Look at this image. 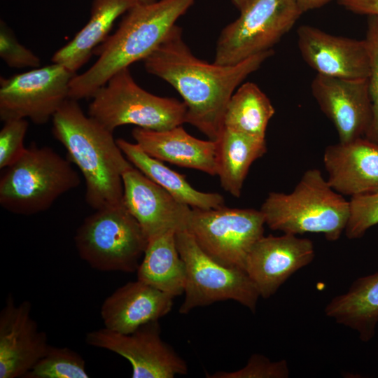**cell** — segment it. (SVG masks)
Masks as SVG:
<instances>
[{
	"mask_svg": "<svg viewBox=\"0 0 378 378\" xmlns=\"http://www.w3.org/2000/svg\"><path fill=\"white\" fill-rule=\"evenodd\" d=\"M176 246L186 267L185 298L179 312L234 300L254 312L260 297L244 270L225 265L204 251L188 230L176 233Z\"/></svg>",
	"mask_w": 378,
	"mask_h": 378,
	"instance_id": "ba28073f",
	"label": "cell"
},
{
	"mask_svg": "<svg viewBox=\"0 0 378 378\" xmlns=\"http://www.w3.org/2000/svg\"><path fill=\"white\" fill-rule=\"evenodd\" d=\"M275 113L266 94L254 83L241 84L226 107L223 128L265 139L269 121Z\"/></svg>",
	"mask_w": 378,
	"mask_h": 378,
	"instance_id": "484cf974",
	"label": "cell"
},
{
	"mask_svg": "<svg viewBox=\"0 0 378 378\" xmlns=\"http://www.w3.org/2000/svg\"><path fill=\"white\" fill-rule=\"evenodd\" d=\"M222 30L214 62L233 65L272 50L304 13L295 0H251Z\"/></svg>",
	"mask_w": 378,
	"mask_h": 378,
	"instance_id": "9c48e42d",
	"label": "cell"
},
{
	"mask_svg": "<svg viewBox=\"0 0 378 378\" xmlns=\"http://www.w3.org/2000/svg\"><path fill=\"white\" fill-rule=\"evenodd\" d=\"M31 304L8 295L0 312V378H19L46 354L48 336L32 318Z\"/></svg>",
	"mask_w": 378,
	"mask_h": 378,
	"instance_id": "2e32d148",
	"label": "cell"
},
{
	"mask_svg": "<svg viewBox=\"0 0 378 378\" xmlns=\"http://www.w3.org/2000/svg\"><path fill=\"white\" fill-rule=\"evenodd\" d=\"M206 375L209 378H287L289 370L285 360L272 362L263 355L254 354L246 365L239 370L218 371Z\"/></svg>",
	"mask_w": 378,
	"mask_h": 378,
	"instance_id": "f546056e",
	"label": "cell"
},
{
	"mask_svg": "<svg viewBox=\"0 0 378 378\" xmlns=\"http://www.w3.org/2000/svg\"><path fill=\"white\" fill-rule=\"evenodd\" d=\"M132 134L136 144L153 158L217 175L216 141L197 139L181 125L163 131L136 127Z\"/></svg>",
	"mask_w": 378,
	"mask_h": 378,
	"instance_id": "ffe728a7",
	"label": "cell"
},
{
	"mask_svg": "<svg viewBox=\"0 0 378 378\" xmlns=\"http://www.w3.org/2000/svg\"><path fill=\"white\" fill-rule=\"evenodd\" d=\"M117 144L132 164L160 186L180 202L192 209H210L224 204V198L216 192H204L191 186L184 176L171 169L160 160L146 154L136 143L122 139Z\"/></svg>",
	"mask_w": 378,
	"mask_h": 378,
	"instance_id": "cb8c5ba5",
	"label": "cell"
},
{
	"mask_svg": "<svg viewBox=\"0 0 378 378\" xmlns=\"http://www.w3.org/2000/svg\"><path fill=\"white\" fill-rule=\"evenodd\" d=\"M4 169L0 178V204L20 215L47 210L80 181L71 162L47 146L27 148L15 163Z\"/></svg>",
	"mask_w": 378,
	"mask_h": 378,
	"instance_id": "5b68a950",
	"label": "cell"
},
{
	"mask_svg": "<svg viewBox=\"0 0 378 378\" xmlns=\"http://www.w3.org/2000/svg\"><path fill=\"white\" fill-rule=\"evenodd\" d=\"M122 202L148 241L168 231L187 230L192 208L132 165L122 175Z\"/></svg>",
	"mask_w": 378,
	"mask_h": 378,
	"instance_id": "4fadbf2b",
	"label": "cell"
},
{
	"mask_svg": "<svg viewBox=\"0 0 378 378\" xmlns=\"http://www.w3.org/2000/svg\"><path fill=\"white\" fill-rule=\"evenodd\" d=\"M315 257L313 242L307 238L286 234L262 236L251 248L245 271L260 296L267 299L295 272L310 264Z\"/></svg>",
	"mask_w": 378,
	"mask_h": 378,
	"instance_id": "5bb4252c",
	"label": "cell"
},
{
	"mask_svg": "<svg viewBox=\"0 0 378 378\" xmlns=\"http://www.w3.org/2000/svg\"><path fill=\"white\" fill-rule=\"evenodd\" d=\"M251 0H231L234 6L239 10Z\"/></svg>",
	"mask_w": 378,
	"mask_h": 378,
	"instance_id": "e575fe53",
	"label": "cell"
},
{
	"mask_svg": "<svg viewBox=\"0 0 378 378\" xmlns=\"http://www.w3.org/2000/svg\"><path fill=\"white\" fill-rule=\"evenodd\" d=\"M349 203L350 216L344 233L351 239L360 238L378 224V190L352 197Z\"/></svg>",
	"mask_w": 378,
	"mask_h": 378,
	"instance_id": "f1b7e54d",
	"label": "cell"
},
{
	"mask_svg": "<svg viewBox=\"0 0 378 378\" xmlns=\"http://www.w3.org/2000/svg\"><path fill=\"white\" fill-rule=\"evenodd\" d=\"M196 1L156 0L150 4L139 3L132 8L115 32L96 49L99 57L94 64L72 78L69 99L92 97L118 71L144 60Z\"/></svg>",
	"mask_w": 378,
	"mask_h": 378,
	"instance_id": "3957f363",
	"label": "cell"
},
{
	"mask_svg": "<svg viewBox=\"0 0 378 378\" xmlns=\"http://www.w3.org/2000/svg\"><path fill=\"white\" fill-rule=\"evenodd\" d=\"M327 316L370 342L378 324V272L356 279L348 291L332 298L325 307Z\"/></svg>",
	"mask_w": 378,
	"mask_h": 378,
	"instance_id": "7402d4cb",
	"label": "cell"
},
{
	"mask_svg": "<svg viewBox=\"0 0 378 378\" xmlns=\"http://www.w3.org/2000/svg\"><path fill=\"white\" fill-rule=\"evenodd\" d=\"M265 224L260 210L223 206L210 209H192L187 230L200 248L214 259L245 270L248 254L264 236Z\"/></svg>",
	"mask_w": 378,
	"mask_h": 378,
	"instance_id": "30bf717a",
	"label": "cell"
},
{
	"mask_svg": "<svg viewBox=\"0 0 378 378\" xmlns=\"http://www.w3.org/2000/svg\"><path fill=\"white\" fill-rule=\"evenodd\" d=\"M311 90L321 110L335 126L339 142H349L365 136L372 118L368 79L317 74Z\"/></svg>",
	"mask_w": 378,
	"mask_h": 378,
	"instance_id": "9a60e30c",
	"label": "cell"
},
{
	"mask_svg": "<svg viewBox=\"0 0 378 378\" xmlns=\"http://www.w3.org/2000/svg\"><path fill=\"white\" fill-rule=\"evenodd\" d=\"M172 296L139 279L130 281L108 296L101 307L104 328L122 334L158 321L172 309Z\"/></svg>",
	"mask_w": 378,
	"mask_h": 378,
	"instance_id": "d6986e66",
	"label": "cell"
},
{
	"mask_svg": "<svg viewBox=\"0 0 378 378\" xmlns=\"http://www.w3.org/2000/svg\"><path fill=\"white\" fill-rule=\"evenodd\" d=\"M155 1L156 0H139V3H141V4H150Z\"/></svg>",
	"mask_w": 378,
	"mask_h": 378,
	"instance_id": "d590c367",
	"label": "cell"
},
{
	"mask_svg": "<svg viewBox=\"0 0 378 378\" xmlns=\"http://www.w3.org/2000/svg\"><path fill=\"white\" fill-rule=\"evenodd\" d=\"M365 41L370 55V74L368 78L372 108L370 126L364 136L378 144V16H368Z\"/></svg>",
	"mask_w": 378,
	"mask_h": 378,
	"instance_id": "83f0119b",
	"label": "cell"
},
{
	"mask_svg": "<svg viewBox=\"0 0 378 378\" xmlns=\"http://www.w3.org/2000/svg\"><path fill=\"white\" fill-rule=\"evenodd\" d=\"M216 144L217 175L221 186L239 197L251 165L267 152L265 139L224 127Z\"/></svg>",
	"mask_w": 378,
	"mask_h": 378,
	"instance_id": "d4e9b609",
	"label": "cell"
},
{
	"mask_svg": "<svg viewBox=\"0 0 378 378\" xmlns=\"http://www.w3.org/2000/svg\"><path fill=\"white\" fill-rule=\"evenodd\" d=\"M76 75L64 66L52 63L0 79V118L30 119L44 124L69 99V84Z\"/></svg>",
	"mask_w": 378,
	"mask_h": 378,
	"instance_id": "8fae6325",
	"label": "cell"
},
{
	"mask_svg": "<svg viewBox=\"0 0 378 378\" xmlns=\"http://www.w3.org/2000/svg\"><path fill=\"white\" fill-rule=\"evenodd\" d=\"M92 98L88 115L112 132L124 125L163 131L186 122L183 102L156 96L142 89L129 68L115 74Z\"/></svg>",
	"mask_w": 378,
	"mask_h": 378,
	"instance_id": "8992f818",
	"label": "cell"
},
{
	"mask_svg": "<svg viewBox=\"0 0 378 378\" xmlns=\"http://www.w3.org/2000/svg\"><path fill=\"white\" fill-rule=\"evenodd\" d=\"M260 210L272 230L295 235L321 233L334 241L344 232L350 203L330 186L320 170L310 169L290 193H269Z\"/></svg>",
	"mask_w": 378,
	"mask_h": 378,
	"instance_id": "277c9868",
	"label": "cell"
},
{
	"mask_svg": "<svg viewBox=\"0 0 378 378\" xmlns=\"http://www.w3.org/2000/svg\"><path fill=\"white\" fill-rule=\"evenodd\" d=\"M85 342L127 359L133 378H173L188 372L186 362L162 339L158 321L144 324L130 334L106 328L92 330L86 334Z\"/></svg>",
	"mask_w": 378,
	"mask_h": 378,
	"instance_id": "7c38bea8",
	"label": "cell"
},
{
	"mask_svg": "<svg viewBox=\"0 0 378 378\" xmlns=\"http://www.w3.org/2000/svg\"><path fill=\"white\" fill-rule=\"evenodd\" d=\"M303 13L319 8L332 0H295Z\"/></svg>",
	"mask_w": 378,
	"mask_h": 378,
	"instance_id": "836d02e7",
	"label": "cell"
},
{
	"mask_svg": "<svg viewBox=\"0 0 378 378\" xmlns=\"http://www.w3.org/2000/svg\"><path fill=\"white\" fill-rule=\"evenodd\" d=\"M274 53L272 50L233 65L208 63L195 57L176 24L144 61L146 71L169 83L186 106V122L217 141L227 104L237 87Z\"/></svg>",
	"mask_w": 378,
	"mask_h": 378,
	"instance_id": "6da1fadb",
	"label": "cell"
},
{
	"mask_svg": "<svg viewBox=\"0 0 378 378\" xmlns=\"http://www.w3.org/2000/svg\"><path fill=\"white\" fill-rule=\"evenodd\" d=\"M139 3V0H93L89 20L73 39L53 55L52 62L76 74L108 37L115 21Z\"/></svg>",
	"mask_w": 378,
	"mask_h": 378,
	"instance_id": "44dd1931",
	"label": "cell"
},
{
	"mask_svg": "<svg viewBox=\"0 0 378 378\" xmlns=\"http://www.w3.org/2000/svg\"><path fill=\"white\" fill-rule=\"evenodd\" d=\"M0 56L10 67L37 68L40 64L39 57L22 45L2 20L0 24Z\"/></svg>",
	"mask_w": 378,
	"mask_h": 378,
	"instance_id": "1f68e13d",
	"label": "cell"
},
{
	"mask_svg": "<svg viewBox=\"0 0 378 378\" xmlns=\"http://www.w3.org/2000/svg\"><path fill=\"white\" fill-rule=\"evenodd\" d=\"M345 9L356 14L378 16V0H337Z\"/></svg>",
	"mask_w": 378,
	"mask_h": 378,
	"instance_id": "d6a6232c",
	"label": "cell"
},
{
	"mask_svg": "<svg viewBox=\"0 0 378 378\" xmlns=\"http://www.w3.org/2000/svg\"><path fill=\"white\" fill-rule=\"evenodd\" d=\"M304 62L317 74L347 79H368L370 55L364 40L335 36L304 24L297 30Z\"/></svg>",
	"mask_w": 378,
	"mask_h": 378,
	"instance_id": "e0dca14e",
	"label": "cell"
},
{
	"mask_svg": "<svg viewBox=\"0 0 378 378\" xmlns=\"http://www.w3.org/2000/svg\"><path fill=\"white\" fill-rule=\"evenodd\" d=\"M175 231H168L148 241L139 267L137 279L172 298L184 293L186 267L180 255Z\"/></svg>",
	"mask_w": 378,
	"mask_h": 378,
	"instance_id": "603a6c76",
	"label": "cell"
},
{
	"mask_svg": "<svg viewBox=\"0 0 378 378\" xmlns=\"http://www.w3.org/2000/svg\"><path fill=\"white\" fill-rule=\"evenodd\" d=\"M4 122L0 131V169L15 163L26 150L24 140L29 125L26 119H12Z\"/></svg>",
	"mask_w": 378,
	"mask_h": 378,
	"instance_id": "4dcf8cb0",
	"label": "cell"
},
{
	"mask_svg": "<svg viewBox=\"0 0 378 378\" xmlns=\"http://www.w3.org/2000/svg\"><path fill=\"white\" fill-rule=\"evenodd\" d=\"M83 358L68 347L49 346L24 378H88Z\"/></svg>",
	"mask_w": 378,
	"mask_h": 378,
	"instance_id": "4316f807",
	"label": "cell"
},
{
	"mask_svg": "<svg viewBox=\"0 0 378 378\" xmlns=\"http://www.w3.org/2000/svg\"><path fill=\"white\" fill-rule=\"evenodd\" d=\"M80 258L102 272H136L148 239L123 202L95 210L76 230Z\"/></svg>",
	"mask_w": 378,
	"mask_h": 378,
	"instance_id": "52a82bcc",
	"label": "cell"
},
{
	"mask_svg": "<svg viewBox=\"0 0 378 378\" xmlns=\"http://www.w3.org/2000/svg\"><path fill=\"white\" fill-rule=\"evenodd\" d=\"M52 134L80 171L85 201L97 210L122 202V175L132 164L113 132L87 116L77 100L67 99L52 118Z\"/></svg>",
	"mask_w": 378,
	"mask_h": 378,
	"instance_id": "7a4b0ae2",
	"label": "cell"
},
{
	"mask_svg": "<svg viewBox=\"0 0 378 378\" xmlns=\"http://www.w3.org/2000/svg\"><path fill=\"white\" fill-rule=\"evenodd\" d=\"M323 164L330 186L351 197L378 190V144L365 137L329 145Z\"/></svg>",
	"mask_w": 378,
	"mask_h": 378,
	"instance_id": "ac0fdd59",
	"label": "cell"
}]
</instances>
